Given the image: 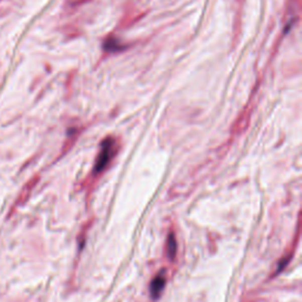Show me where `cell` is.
I'll return each instance as SVG.
<instances>
[{
    "label": "cell",
    "instance_id": "cell-1",
    "mask_svg": "<svg viewBox=\"0 0 302 302\" xmlns=\"http://www.w3.org/2000/svg\"><path fill=\"white\" fill-rule=\"evenodd\" d=\"M115 140L112 138H107L103 142L102 145V150H100L98 159H97L96 166H95V170L96 173H100V171L105 169V167L109 164L110 161H111L113 154H115Z\"/></svg>",
    "mask_w": 302,
    "mask_h": 302
},
{
    "label": "cell",
    "instance_id": "cell-3",
    "mask_svg": "<svg viewBox=\"0 0 302 302\" xmlns=\"http://www.w3.org/2000/svg\"><path fill=\"white\" fill-rule=\"evenodd\" d=\"M176 240L175 237H174V235L171 234L169 235V240H168V254H169V256L174 257L176 254Z\"/></svg>",
    "mask_w": 302,
    "mask_h": 302
},
{
    "label": "cell",
    "instance_id": "cell-2",
    "mask_svg": "<svg viewBox=\"0 0 302 302\" xmlns=\"http://www.w3.org/2000/svg\"><path fill=\"white\" fill-rule=\"evenodd\" d=\"M166 286V275L162 273H159V275L154 278L153 282L150 284V294L154 298L160 297L161 293H162L163 288Z\"/></svg>",
    "mask_w": 302,
    "mask_h": 302
}]
</instances>
